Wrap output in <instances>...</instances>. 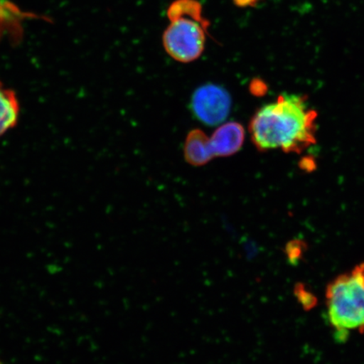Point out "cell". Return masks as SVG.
Segmentation results:
<instances>
[{
	"instance_id": "cell-6",
	"label": "cell",
	"mask_w": 364,
	"mask_h": 364,
	"mask_svg": "<svg viewBox=\"0 0 364 364\" xmlns=\"http://www.w3.org/2000/svg\"><path fill=\"white\" fill-rule=\"evenodd\" d=\"M186 162L194 166L206 165L213 156L210 138L202 130L194 129L186 136L184 144Z\"/></svg>"
},
{
	"instance_id": "cell-8",
	"label": "cell",
	"mask_w": 364,
	"mask_h": 364,
	"mask_svg": "<svg viewBox=\"0 0 364 364\" xmlns=\"http://www.w3.org/2000/svg\"><path fill=\"white\" fill-rule=\"evenodd\" d=\"M267 85L262 80L254 81L252 85V90L254 94L262 95L267 91Z\"/></svg>"
},
{
	"instance_id": "cell-3",
	"label": "cell",
	"mask_w": 364,
	"mask_h": 364,
	"mask_svg": "<svg viewBox=\"0 0 364 364\" xmlns=\"http://www.w3.org/2000/svg\"><path fill=\"white\" fill-rule=\"evenodd\" d=\"M326 304L338 338L343 339L349 331H364V263L329 284Z\"/></svg>"
},
{
	"instance_id": "cell-4",
	"label": "cell",
	"mask_w": 364,
	"mask_h": 364,
	"mask_svg": "<svg viewBox=\"0 0 364 364\" xmlns=\"http://www.w3.org/2000/svg\"><path fill=\"white\" fill-rule=\"evenodd\" d=\"M231 103L230 95L225 88L208 84L195 90L191 100V109L203 124L216 126L229 116Z\"/></svg>"
},
{
	"instance_id": "cell-5",
	"label": "cell",
	"mask_w": 364,
	"mask_h": 364,
	"mask_svg": "<svg viewBox=\"0 0 364 364\" xmlns=\"http://www.w3.org/2000/svg\"><path fill=\"white\" fill-rule=\"evenodd\" d=\"M245 136L244 127L239 122H230L221 125L210 138L213 156H234L242 148Z\"/></svg>"
},
{
	"instance_id": "cell-2",
	"label": "cell",
	"mask_w": 364,
	"mask_h": 364,
	"mask_svg": "<svg viewBox=\"0 0 364 364\" xmlns=\"http://www.w3.org/2000/svg\"><path fill=\"white\" fill-rule=\"evenodd\" d=\"M170 25L163 35L169 55L180 63L197 60L204 51L209 21L198 0H176L167 11Z\"/></svg>"
},
{
	"instance_id": "cell-7",
	"label": "cell",
	"mask_w": 364,
	"mask_h": 364,
	"mask_svg": "<svg viewBox=\"0 0 364 364\" xmlns=\"http://www.w3.org/2000/svg\"><path fill=\"white\" fill-rule=\"evenodd\" d=\"M20 112L19 100L16 93L0 82V136L16 127Z\"/></svg>"
},
{
	"instance_id": "cell-1",
	"label": "cell",
	"mask_w": 364,
	"mask_h": 364,
	"mask_svg": "<svg viewBox=\"0 0 364 364\" xmlns=\"http://www.w3.org/2000/svg\"><path fill=\"white\" fill-rule=\"evenodd\" d=\"M316 118L317 112L308 107L306 97L284 93L259 109L249 130L260 151L282 149L300 154L316 143Z\"/></svg>"
}]
</instances>
